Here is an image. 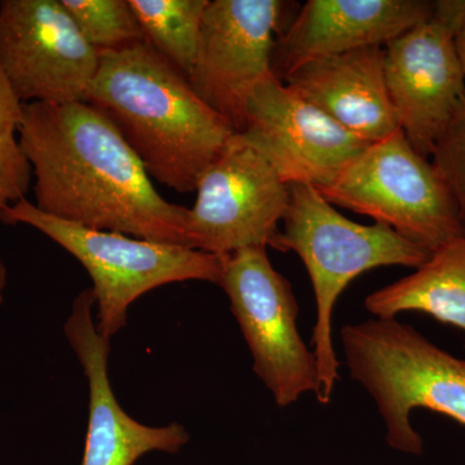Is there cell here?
<instances>
[{"instance_id": "obj_1", "label": "cell", "mask_w": 465, "mask_h": 465, "mask_svg": "<svg viewBox=\"0 0 465 465\" xmlns=\"http://www.w3.org/2000/svg\"><path fill=\"white\" fill-rule=\"evenodd\" d=\"M20 143L39 210L73 224L186 247L188 208L164 200L105 113L88 103L24 104Z\"/></svg>"}, {"instance_id": "obj_2", "label": "cell", "mask_w": 465, "mask_h": 465, "mask_svg": "<svg viewBox=\"0 0 465 465\" xmlns=\"http://www.w3.org/2000/svg\"><path fill=\"white\" fill-rule=\"evenodd\" d=\"M88 104L105 113L150 177L179 193L198 180L234 130L148 43L101 52Z\"/></svg>"}, {"instance_id": "obj_3", "label": "cell", "mask_w": 465, "mask_h": 465, "mask_svg": "<svg viewBox=\"0 0 465 465\" xmlns=\"http://www.w3.org/2000/svg\"><path fill=\"white\" fill-rule=\"evenodd\" d=\"M289 186V207L274 250L295 252L313 284L317 321L312 344L318 372L316 397L321 405H329L341 366L332 342V314L339 296L367 271L393 265L416 269L432 253L388 226L351 222L313 186Z\"/></svg>"}, {"instance_id": "obj_4", "label": "cell", "mask_w": 465, "mask_h": 465, "mask_svg": "<svg viewBox=\"0 0 465 465\" xmlns=\"http://www.w3.org/2000/svg\"><path fill=\"white\" fill-rule=\"evenodd\" d=\"M341 342L349 376L375 401L391 449L423 454V437L410 421L412 410H430L465 427L464 360L396 318L347 324Z\"/></svg>"}, {"instance_id": "obj_5", "label": "cell", "mask_w": 465, "mask_h": 465, "mask_svg": "<svg viewBox=\"0 0 465 465\" xmlns=\"http://www.w3.org/2000/svg\"><path fill=\"white\" fill-rule=\"evenodd\" d=\"M2 223L32 226L84 266L94 282L97 330L109 341L149 291L186 281L222 283L225 256L85 228L47 215L27 200L7 208Z\"/></svg>"}, {"instance_id": "obj_6", "label": "cell", "mask_w": 465, "mask_h": 465, "mask_svg": "<svg viewBox=\"0 0 465 465\" xmlns=\"http://www.w3.org/2000/svg\"><path fill=\"white\" fill-rule=\"evenodd\" d=\"M320 192L332 206L371 217L430 253L465 237L448 183L401 130L371 143Z\"/></svg>"}, {"instance_id": "obj_7", "label": "cell", "mask_w": 465, "mask_h": 465, "mask_svg": "<svg viewBox=\"0 0 465 465\" xmlns=\"http://www.w3.org/2000/svg\"><path fill=\"white\" fill-rule=\"evenodd\" d=\"M465 0H437L430 16L384 47L388 92L400 128L416 152L432 157L465 104V75L455 36Z\"/></svg>"}, {"instance_id": "obj_8", "label": "cell", "mask_w": 465, "mask_h": 465, "mask_svg": "<svg viewBox=\"0 0 465 465\" xmlns=\"http://www.w3.org/2000/svg\"><path fill=\"white\" fill-rule=\"evenodd\" d=\"M253 360V371L287 407L317 390L316 357L298 331L292 287L275 271L266 249L250 247L225 256L222 283Z\"/></svg>"}, {"instance_id": "obj_9", "label": "cell", "mask_w": 465, "mask_h": 465, "mask_svg": "<svg viewBox=\"0 0 465 465\" xmlns=\"http://www.w3.org/2000/svg\"><path fill=\"white\" fill-rule=\"evenodd\" d=\"M186 211V247L217 256L275 249L290 201V186L240 134L231 137L198 180Z\"/></svg>"}, {"instance_id": "obj_10", "label": "cell", "mask_w": 465, "mask_h": 465, "mask_svg": "<svg viewBox=\"0 0 465 465\" xmlns=\"http://www.w3.org/2000/svg\"><path fill=\"white\" fill-rule=\"evenodd\" d=\"M100 58L61 0L0 2V66L24 104L87 103Z\"/></svg>"}, {"instance_id": "obj_11", "label": "cell", "mask_w": 465, "mask_h": 465, "mask_svg": "<svg viewBox=\"0 0 465 465\" xmlns=\"http://www.w3.org/2000/svg\"><path fill=\"white\" fill-rule=\"evenodd\" d=\"M242 137L287 185L327 188L371 143L349 133L274 75L256 85L244 109Z\"/></svg>"}, {"instance_id": "obj_12", "label": "cell", "mask_w": 465, "mask_h": 465, "mask_svg": "<svg viewBox=\"0 0 465 465\" xmlns=\"http://www.w3.org/2000/svg\"><path fill=\"white\" fill-rule=\"evenodd\" d=\"M287 3L281 0H213L202 23L189 84L211 109L243 127L244 109L256 85L272 73L275 34Z\"/></svg>"}, {"instance_id": "obj_13", "label": "cell", "mask_w": 465, "mask_h": 465, "mask_svg": "<svg viewBox=\"0 0 465 465\" xmlns=\"http://www.w3.org/2000/svg\"><path fill=\"white\" fill-rule=\"evenodd\" d=\"M91 289L82 291L67 318L65 333L90 387L87 436L81 465H134L149 452L176 454L189 442L182 424L149 427L131 418L119 405L110 385V341L94 318Z\"/></svg>"}, {"instance_id": "obj_14", "label": "cell", "mask_w": 465, "mask_h": 465, "mask_svg": "<svg viewBox=\"0 0 465 465\" xmlns=\"http://www.w3.org/2000/svg\"><path fill=\"white\" fill-rule=\"evenodd\" d=\"M433 8L427 0H308L275 39L272 73L283 82L311 61L385 47Z\"/></svg>"}, {"instance_id": "obj_15", "label": "cell", "mask_w": 465, "mask_h": 465, "mask_svg": "<svg viewBox=\"0 0 465 465\" xmlns=\"http://www.w3.org/2000/svg\"><path fill=\"white\" fill-rule=\"evenodd\" d=\"M283 84L349 133L370 143L401 130L384 72V47L311 61Z\"/></svg>"}, {"instance_id": "obj_16", "label": "cell", "mask_w": 465, "mask_h": 465, "mask_svg": "<svg viewBox=\"0 0 465 465\" xmlns=\"http://www.w3.org/2000/svg\"><path fill=\"white\" fill-rule=\"evenodd\" d=\"M365 308L381 320L421 312L465 332V237L434 251L414 273L370 293Z\"/></svg>"}, {"instance_id": "obj_17", "label": "cell", "mask_w": 465, "mask_h": 465, "mask_svg": "<svg viewBox=\"0 0 465 465\" xmlns=\"http://www.w3.org/2000/svg\"><path fill=\"white\" fill-rule=\"evenodd\" d=\"M210 0H128L145 42L189 79Z\"/></svg>"}, {"instance_id": "obj_18", "label": "cell", "mask_w": 465, "mask_h": 465, "mask_svg": "<svg viewBox=\"0 0 465 465\" xmlns=\"http://www.w3.org/2000/svg\"><path fill=\"white\" fill-rule=\"evenodd\" d=\"M24 103L0 66V223L7 208L26 200L33 168L20 143Z\"/></svg>"}, {"instance_id": "obj_19", "label": "cell", "mask_w": 465, "mask_h": 465, "mask_svg": "<svg viewBox=\"0 0 465 465\" xmlns=\"http://www.w3.org/2000/svg\"><path fill=\"white\" fill-rule=\"evenodd\" d=\"M92 47L119 51L145 43L128 0H61Z\"/></svg>"}, {"instance_id": "obj_20", "label": "cell", "mask_w": 465, "mask_h": 465, "mask_svg": "<svg viewBox=\"0 0 465 465\" xmlns=\"http://www.w3.org/2000/svg\"><path fill=\"white\" fill-rule=\"evenodd\" d=\"M430 158L457 202L465 229V104Z\"/></svg>"}, {"instance_id": "obj_21", "label": "cell", "mask_w": 465, "mask_h": 465, "mask_svg": "<svg viewBox=\"0 0 465 465\" xmlns=\"http://www.w3.org/2000/svg\"><path fill=\"white\" fill-rule=\"evenodd\" d=\"M455 45H457V52L459 60H460L461 67L465 75V23L463 26L459 29L457 36H455Z\"/></svg>"}, {"instance_id": "obj_22", "label": "cell", "mask_w": 465, "mask_h": 465, "mask_svg": "<svg viewBox=\"0 0 465 465\" xmlns=\"http://www.w3.org/2000/svg\"><path fill=\"white\" fill-rule=\"evenodd\" d=\"M5 286H7V268L0 259V304L3 302V292H5Z\"/></svg>"}]
</instances>
